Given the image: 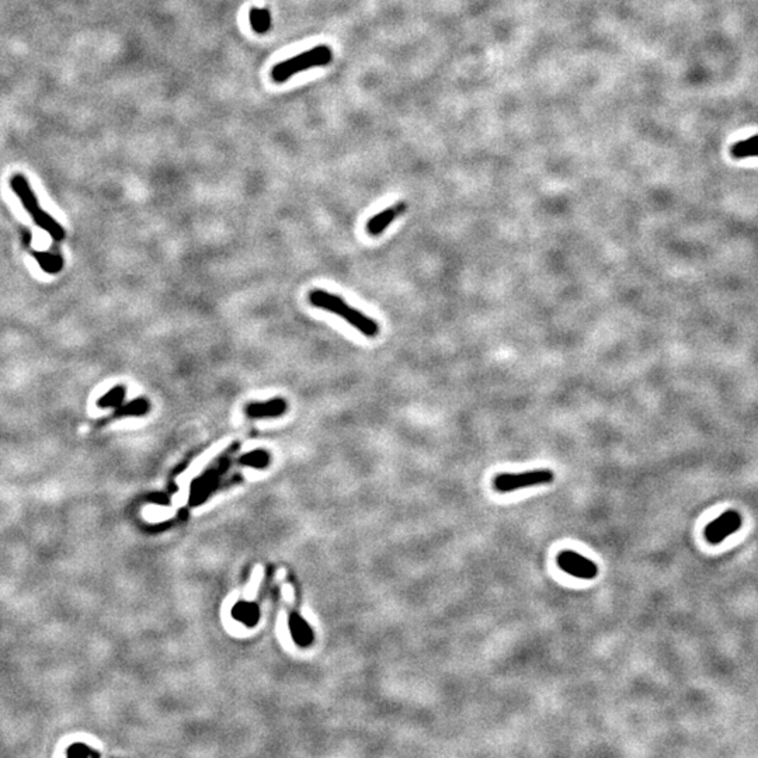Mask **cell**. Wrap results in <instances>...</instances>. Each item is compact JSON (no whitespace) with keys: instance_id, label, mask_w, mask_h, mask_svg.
<instances>
[{"instance_id":"1","label":"cell","mask_w":758,"mask_h":758,"mask_svg":"<svg viewBox=\"0 0 758 758\" xmlns=\"http://www.w3.org/2000/svg\"><path fill=\"white\" fill-rule=\"evenodd\" d=\"M309 301L313 306L322 308L331 313L341 316L347 323L358 329L366 337H376L379 334V326L371 317L362 315L359 310L348 306L340 296L329 294L326 291L315 289L309 295Z\"/></svg>"},{"instance_id":"2","label":"cell","mask_w":758,"mask_h":758,"mask_svg":"<svg viewBox=\"0 0 758 758\" xmlns=\"http://www.w3.org/2000/svg\"><path fill=\"white\" fill-rule=\"evenodd\" d=\"M331 50L327 46H317L309 51H305L294 58L285 60L275 65L271 71V79L275 83H284L302 71L316 67H326L331 62Z\"/></svg>"},{"instance_id":"3","label":"cell","mask_w":758,"mask_h":758,"mask_svg":"<svg viewBox=\"0 0 758 758\" xmlns=\"http://www.w3.org/2000/svg\"><path fill=\"white\" fill-rule=\"evenodd\" d=\"M555 475L549 469H537L523 474H502L496 476L493 485L495 489L500 493H510L520 489L531 488V486H539V485H548L553 482Z\"/></svg>"},{"instance_id":"4","label":"cell","mask_w":758,"mask_h":758,"mask_svg":"<svg viewBox=\"0 0 758 758\" xmlns=\"http://www.w3.org/2000/svg\"><path fill=\"white\" fill-rule=\"evenodd\" d=\"M743 525V517L736 510H727L720 517L713 520L705 528V538L709 544L717 545L729 538L731 534L737 532Z\"/></svg>"},{"instance_id":"5","label":"cell","mask_w":758,"mask_h":758,"mask_svg":"<svg viewBox=\"0 0 758 758\" xmlns=\"http://www.w3.org/2000/svg\"><path fill=\"white\" fill-rule=\"evenodd\" d=\"M558 565L567 574L581 580H593L598 574V567L593 560L573 551L560 552L558 556Z\"/></svg>"},{"instance_id":"6","label":"cell","mask_w":758,"mask_h":758,"mask_svg":"<svg viewBox=\"0 0 758 758\" xmlns=\"http://www.w3.org/2000/svg\"><path fill=\"white\" fill-rule=\"evenodd\" d=\"M405 211H406V204L405 202H397V204L385 208L384 211H381L379 214L373 215L366 223L368 233L372 235V236L381 235Z\"/></svg>"},{"instance_id":"7","label":"cell","mask_w":758,"mask_h":758,"mask_svg":"<svg viewBox=\"0 0 758 758\" xmlns=\"http://www.w3.org/2000/svg\"><path fill=\"white\" fill-rule=\"evenodd\" d=\"M288 409V404L282 398H273L268 402L250 404L246 406V415L251 419L263 418H278L284 415Z\"/></svg>"},{"instance_id":"8","label":"cell","mask_w":758,"mask_h":758,"mask_svg":"<svg viewBox=\"0 0 758 758\" xmlns=\"http://www.w3.org/2000/svg\"><path fill=\"white\" fill-rule=\"evenodd\" d=\"M11 187L13 190V193L20 198V201H22V204L26 208L27 212L34 214L40 208L39 200H37L29 180L23 174H15L11 179Z\"/></svg>"},{"instance_id":"9","label":"cell","mask_w":758,"mask_h":758,"mask_svg":"<svg viewBox=\"0 0 758 758\" xmlns=\"http://www.w3.org/2000/svg\"><path fill=\"white\" fill-rule=\"evenodd\" d=\"M32 215L34 218V222L40 228L47 230L55 242H62L65 239V229L50 214H47L44 209H41V207Z\"/></svg>"},{"instance_id":"10","label":"cell","mask_w":758,"mask_h":758,"mask_svg":"<svg viewBox=\"0 0 758 758\" xmlns=\"http://www.w3.org/2000/svg\"><path fill=\"white\" fill-rule=\"evenodd\" d=\"M249 20L253 32L257 34H266L271 27V15L267 9L253 8L249 13Z\"/></svg>"},{"instance_id":"11","label":"cell","mask_w":758,"mask_h":758,"mask_svg":"<svg viewBox=\"0 0 758 758\" xmlns=\"http://www.w3.org/2000/svg\"><path fill=\"white\" fill-rule=\"evenodd\" d=\"M731 156L736 159L758 156V135L743 139L731 146Z\"/></svg>"},{"instance_id":"12","label":"cell","mask_w":758,"mask_h":758,"mask_svg":"<svg viewBox=\"0 0 758 758\" xmlns=\"http://www.w3.org/2000/svg\"><path fill=\"white\" fill-rule=\"evenodd\" d=\"M149 409H151V405L145 398H137L135 401H132V402H130V404H127L124 406H118L117 412H116V416L117 418L141 416V415L148 413Z\"/></svg>"},{"instance_id":"13","label":"cell","mask_w":758,"mask_h":758,"mask_svg":"<svg viewBox=\"0 0 758 758\" xmlns=\"http://www.w3.org/2000/svg\"><path fill=\"white\" fill-rule=\"evenodd\" d=\"M34 257L37 259V261L40 263L41 268L47 273H60L62 268H64V259L58 254H51V253H34Z\"/></svg>"},{"instance_id":"14","label":"cell","mask_w":758,"mask_h":758,"mask_svg":"<svg viewBox=\"0 0 758 758\" xmlns=\"http://www.w3.org/2000/svg\"><path fill=\"white\" fill-rule=\"evenodd\" d=\"M125 387L124 385H118V387H114L111 391H109L106 395H103L97 405L99 408H118L123 405L124 402V398H125Z\"/></svg>"},{"instance_id":"15","label":"cell","mask_w":758,"mask_h":758,"mask_svg":"<svg viewBox=\"0 0 758 758\" xmlns=\"http://www.w3.org/2000/svg\"><path fill=\"white\" fill-rule=\"evenodd\" d=\"M266 461H267V454H264V453H261V451L249 454V455L243 460V462L250 464V465H263V464H266Z\"/></svg>"}]
</instances>
